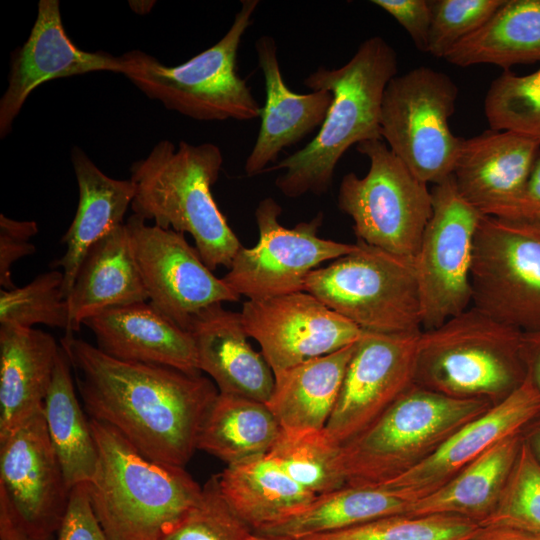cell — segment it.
Segmentation results:
<instances>
[{"label": "cell", "instance_id": "1", "mask_svg": "<svg viewBox=\"0 0 540 540\" xmlns=\"http://www.w3.org/2000/svg\"><path fill=\"white\" fill-rule=\"evenodd\" d=\"M60 346L90 419L114 428L146 457L185 467L219 393L210 378L118 360L73 333Z\"/></svg>", "mask_w": 540, "mask_h": 540}, {"label": "cell", "instance_id": "2", "mask_svg": "<svg viewBox=\"0 0 540 540\" xmlns=\"http://www.w3.org/2000/svg\"><path fill=\"white\" fill-rule=\"evenodd\" d=\"M397 71L394 48L381 36H372L358 46L343 66H320L306 77V87L330 91L333 99L317 135L268 169L285 170L275 180L283 195L297 198L306 193L327 192L338 161L352 145L382 139L383 95Z\"/></svg>", "mask_w": 540, "mask_h": 540}, {"label": "cell", "instance_id": "3", "mask_svg": "<svg viewBox=\"0 0 540 540\" xmlns=\"http://www.w3.org/2000/svg\"><path fill=\"white\" fill-rule=\"evenodd\" d=\"M98 462L87 483L109 540H161L200 502L203 487L184 467L152 460L111 426L90 419Z\"/></svg>", "mask_w": 540, "mask_h": 540}, {"label": "cell", "instance_id": "4", "mask_svg": "<svg viewBox=\"0 0 540 540\" xmlns=\"http://www.w3.org/2000/svg\"><path fill=\"white\" fill-rule=\"evenodd\" d=\"M222 165L223 155L215 144L180 141L176 148L161 140L130 168L133 214L163 229L189 233L212 271L218 266L229 269L242 246L211 192Z\"/></svg>", "mask_w": 540, "mask_h": 540}, {"label": "cell", "instance_id": "5", "mask_svg": "<svg viewBox=\"0 0 540 540\" xmlns=\"http://www.w3.org/2000/svg\"><path fill=\"white\" fill-rule=\"evenodd\" d=\"M523 332L474 306L418 337L415 384L493 404L527 377Z\"/></svg>", "mask_w": 540, "mask_h": 540}, {"label": "cell", "instance_id": "6", "mask_svg": "<svg viewBox=\"0 0 540 540\" xmlns=\"http://www.w3.org/2000/svg\"><path fill=\"white\" fill-rule=\"evenodd\" d=\"M493 403L413 384L377 420L341 446L347 485L381 487L432 456Z\"/></svg>", "mask_w": 540, "mask_h": 540}, {"label": "cell", "instance_id": "7", "mask_svg": "<svg viewBox=\"0 0 540 540\" xmlns=\"http://www.w3.org/2000/svg\"><path fill=\"white\" fill-rule=\"evenodd\" d=\"M241 3L225 35L185 63L167 66L143 51L132 50L121 56L122 74L147 97L195 120L260 117L261 107L237 71L239 45L259 1Z\"/></svg>", "mask_w": 540, "mask_h": 540}, {"label": "cell", "instance_id": "8", "mask_svg": "<svg viewBox=\"0 0 540 540\" xmlns=\"http://www.w3.org/2000/svg\"><path fill=\"white\" fill-rule=\"evenodd\" d=\"M356 249L312 271L304 291L362 331L396 334L422 331L415 258L358 240Z\"/></svg>", "mask_w": 540, "mask_h": 540}, {"label": "cell", "instance_id": "9", "mask_svg": "<svg viewBox=\"0 0 540 540\" xmlns=\"http://www.w3.org/2000/svg\"><path fill=\"white\" fill-rule=\"evenodd\" d=\"M370 161L367 174H346L338 190V207L353 220L358 240L415 258L433 212L432 192L383 139L356 145Z\"/></svg>", "mask_w": 540, "mask_h": 540}, {"label": "cell", "instance_id": "10", "mask_svg": "<svg viewBox=\"0 0 540 540\" xmlns=\"http://www.w3.org/2000/svg\"><path fill=\"white\" fill-rule=\"evenodd\" d=\"M458 93L447 74L428 66L397 74L384 91L381 138L427 184L453 174L463 141L449 125Z\"/></svg>", "mask_w": 540, "mask_h": 540}, {"label": "cell", "instance_id": "11", "mask_svg": "<svg viewBox=\"0 0 540 540\" xmlns=\"http://www.w3.org/2000/svg\"><path fill=\"white\" fill-rule=\"evenodd\" d=\"M471 287L472 306L521 332L540 330V222L482 214Z\"/></svg>", "mask_w": 540, "mask_h": 540}, {"label": "cell", "instance_id": "12", "mask_svg": "<svg viewBox=\"0 0 540 540\" xmlns=\"http://www.w3.org/2000/svg\"><path fill=\"white\" fill-rule=\"evenodd\" d=\"M433 212L415 257L422 330L472 306L471 267L482 213L460 194L453 175L434 184Z\"/></svg>", "mask_w": 540, "mask_h": 540}, {"label": "cell", "instance_id": "13", "mask_svg": "<svg viewBox=\"0 0 540 540\" xmlns=\"http://www.w3.org/2000/svg\"><path fill=\"white\" fill-rule=\"evenodd\" d=\"M281 206L271 197L255 210L259 239L255 246H241L223 281L248 300L304 291L307 276L321 263L353 252L357 245L319 237L323 214L292 228L279 222Z\"/></svg>", "mask_w": 540, "mask_h": 540}, {"label": "cell", "instance_id": "14", "mask_svg": "<svg viewBox=\"0 0 540 540\" xmlns=\"http://www.w3.org/2000/svg\"><path fill=\"white\" fill-rule=\"evenodd\" d=\"M125 225L148 301L183 329L201 310L241 299L206 266L184 233L147 225L136 214Z\"/></svg>", "mask_w": 540, "mask_h": 540}, {"label": "cell", "instance_id": "15", "mask_svg": "<svg viewBox=\"0 0 540 540\" xmlns=\"http://www.w3.org/2000/svg\"><path fill=\"white\" fill-rule=\"evenodd\" d=\"M420 332H363L325 426L335 443L342 446L359 435L415 383Z\"/></svg>", "mask_w": 540, "mask_h": 540}, {"label": "cell", "instance_id": "16", "mask_svg": "<svg viewBox=\"0 0 540 540\" xmlns=\"http://www.w3.org/2000/svg\"><path fill=\"white\" fill-rule=\"evenodd\" d=\"M240 315L273 373L356 343L364 332L306 291L247 300Z\"/></svg>", "mask_w": 540, "mask_h": 540}, {"label": "cell", "instance_id": "17", "mask_svg": "<svg viewBox=\"0 0 540 540\" xmlns=\"http://www.w3.org/2000/svg\"><path fill=\"white\" fill-rule=\"evenodd\" d=\"M0 489L31 532L56 535L71 489L51 443L43 410L0 437Z\"/></svg>", "mask_w": 540, "mask_h": 540}, {"label": "cell", "instance_id": "18", "mask_svg": "<svg viewBox=\"0 0 540 540\" xmlns=\"http://www.w3.org/2000/svg\"><path fill=\"white\" fill-rule=\"evenodd\" d=\"M97 71L123 72L121 56L88 52L67 35L58 0H40L27 41L13 53L8 87L0 100V136L11 130L29 95L47 81Z\"/></svg>", "mask_w": 540, "mask_h": 540}, {"label": "cell", "instance_id": "19", "mask_svg": "<svg viewBox=\"0 0 540 540\" xmlns=\"http://www.w3.org/2000/svg\"><path fill=\"white\" fill-rule=\"evenodd\" d=\"M540 415V392L528 376L503 400L451 435L428 459L381 486L407 502L439 489L501 440L521 433Z\"/></svg>", "mask_w": 540, "mask_h": 540}, {"label": "cell", "instance_id": "20", "mask_svg": "<svg viewBox=\"0 0 540 540\" xmlns=\"http://www.w3.org/2000/svg\"><path fill=\"white\" fill-rule=\"evenodd\" d=\"M539 149V141L509 130L463 138L452 174L460 194L494 215L521 194Z\"/></svg>", "mask_w": 540, "mask_h": 540}, {"label": "cell", "instance_id": "21", "mask_svg": "<svg viewBox=\"0 0 540 540\" xmlns=\"http://www.w3.org/2000/svg\"><path fill=\"white\" fill-rule=\"evenodd\" d=\"M83 325L93 332L97 348L113 358L201 373L191 334L149 301L106 309Z\"/></svg>", "mask_w": 540, "mask_h": 540}, {"label": "cell", "instance_id": "22", "mask_svg": "<svg viewBox=\"0 0 540 540\" xmlns=\"http://www.w3.org/2000/svg\"><path fill=\"white\" fill-rule=\"evenodd\" d=\"M199 368L219 393L267 403L274 388V373L262 353L248 342L240 312L222 303L207 307L189 321Z\"/></svg>", "mask_w": 540, "mask_h": 540}, {"label": "cell", "instance_id": "23", "mask_svg": "<svg viewBox=\"0 0 540 540\" xmlns=\"http://www.w3.org/2000/svg\"><path fill=\"white\" fill-rule=\"evenodd\" d=\"M255 50L265 80L266 99L261 108L257 139L244 164L249 177L266 171L284 148L321 127L333 99L331 92L323 89L298 94L288 88L280 70L277 45L271 36L259 37Z\"/></svg>", "mask_w": 540, "mask_h": 540}, {"label": "cell", "instance_id": "24", "mask_svg": "<svg viewBox=\"0 0 540 540\" xmlns=\"http://www.w3.org/2000/svg\"><path fill=\"white\" fill-rule=\"evenodd\" d=\"M59 351L47 332L0 325V437L43 410Z\"/></svg>", "mask_w": 540, "mask_h": 540}, {"label": "cell", "instance_id": "25", "mask_svg": "<svg viewBox=\"0 0 540 540\" xmlns=\"http://www.w3.org/2000/svg\"><path fill=\"white\" fill-rule=\"evenodd\" d=\"M71 160L79 202L74 219L61 240L66 247L65 253L51 264L63 268L62 293L65 299L89 249L125 223L124 215L135 195V184L131 179L107 176L80 148H73Z\"/></svg>", "mask_w": 540, "mask_h": 540}, {"label": "cell", "instance_id": "26", "mask_svg": "<svg viewBox=\"0 0 540 540\" xmlns=\"http://www.w3.org/2000/svg\"><path fill=\"white\" fill-rule=\"evenodd\" d=\"M66 299L70 333L106 309L148 301L125 223L89 249Z\"/></svg>", "mask_w": 540, "mask_h": 540}, {"label": "cell", "instance_id": "27", "mask_svg": "<svg viewBox=\"0 0 540 540\" xmlns=\"http://www.w3.org/2000/svg\"><path fill=\"white\" fill-rule=\"evenodd\" d=\"M356 343L274 373V388L266 405L282 431L325 428Z\"/></svg>", "mask_w": 540, "mask_h": 540}, {"label": "cell", "instance_id": "28", "mask_svg": "<svg viewBox=\"0 0 540 540\" xmlns=\"http://www.w3.org/2000/svg\"><path fill=\"white\" fill-rule=\"evenodd\" d=\"M213 478L223 500L253 532L295 515L317 496L267 455L227 465Z\"/></svg>", "mask_w": 540, "mask_h": 540}, {"label": "cell", "instance_id": "29", "mask_svg": "<svg viewBox=\"0 0 540 540\" xmlns=\"http://www.w3.org/2000/svg\"><path fill=\"white\" fill-rule=\"evenodd\" d=\"M522 441L521 433L501 440L439 489L410 502L405 514L457 515L480 525L495 508Z\"/></svg>", "mask_w": 540, "mask_h": 540}, {"label": "cell", "instance_id": "30", "mask_svg": "<svg viewBox=\"0 0 540 540\" xmlns=\"http://www.w3.org/2000/svg\"><path fill=\"white\" fill-rule=\"evenodd\" d=\"M444 59L459 67L492 64L504 70L540 62V0H505L487 23L459 41Z\"/></svg>", "mask_w": 540, "mask_h": 540}, {"label": "cell", "instance_id": "31", "mask_svg": "<svg viewBox=\"0 0 540 540\" xmlns=\"http://www.w3.org/2000/svg\"><path fill=\"white\" fill-rule=\"evenodd\" d=\"M70 361L60 346L43 414L48 434L70 489L87 484L96 471L97 445L77 398Z\"/></svg>", "mask_w": 540, "mask_h": 540}, {"label": "cell", "instance_id": "32", "mask_svg": "<svg viewBox=\"0 0 540 540\" xmlns=\"http://www.w3.org/2000/svg\"><path fill=\"white\" fill-rule=\"evenodd\" d=\"M280 432L265 403L218 393L203 420L197 449L233 465L266 455Z\"/></svg>", "mask_w": 540, "mask_h": 540}, {"label": "cell", "instance_id": "33", "mask_svg": "<svg viewBox=\"0 0 540 540\" xmlns=\"http://www.w3.org/2000/svg\"><path fill=\"white\" fill-rule=\"evenodd\" d=\"M408 505L409 502L383 487L346 485L316 496L302 511L255 533L295 540L405 514Z\"/></svg>", "mask_w": 540, "mask_h": 540}, {"label": "cell", "instance_id": "34", "mask_svg": "<svg viewBox=\"0 0 540 540\" xmlns=\"http://www.w3.org/2000/svg\"><path fill=\"white\" fill-rule=\"evenodd\" d=\"M341 446L323 430L288 433L281 430L266 454L293 480L315 495L347 485L340 464Z\"/></svg>", "mask_w": 540, "mask_h": 540}, {"label": "cell", "instance_id": "35", "mask_svg": "<svg viewBox=\"0 0 540 540\" xmlns=\"http://www.w3.org/2000/svg\"><path fill=\"white\" fill-rule=\"evenodd\" d=\"M478 527L477 522L457 515L398 514L295 540H465Z\"/></svg>", "mask_w": 540, "mask_h": 540}, {"label": "cell", "instance_id": "36", "mask_svg": "<svg viewBox=\"0 0 540 540\" xmlns=\"http://www.w3.org/2000/svg\"><path fill=\"white\" fill-rule=\"evenodd\" d=\"M484 112L491 129L540 142V68L525 75L504 70L487 90Z\"/></svg>", "mask_w": 540, "mask_h": 540}, {"label": "cell", "instance_id": "37", "mask_svg": "<svg viewBox=\"0 0 540 540\" xmlns=\"http://www.w3.org/2000/svg\"><path fill=\"white\" fill-rule=\"evenodd\" d=\"M63 272L53 269L14 289L0 290V325L32 328L35 324L63 328L70 333Z\"/></svg>", "mask_w": 540, "mask_h": 540}, {"label": "cell", "instance_id": "38", "mask_svg": "<svg viewBox=\"0 0 540 540\" xmlns=\"http://www.w3.org/2000/svg\"><path fill=\"white\" fill-rule=\"evenodd\" d=\"M480 525L540 534V462L524 437L497 504Z\"/></svg>", "mask_w": 540, "mask_h": 540}, {"label": "cell", "instance_id": "39", "mask_svg": "<svg viewBox=\"0 0 540 540\" xmlns=\"http://www.w3.org/2000/svg\"><path fill=\"white\" fill-rule=\"evenodd\" d=\"M505 0H431L427 53L445 58L462 39L481 28Z\"/></svg>", "mask_w": 540, "mask_h": 540}, {"label": "cell", "instance_id": "40", "mask_svg": "<svg viewBox=\"0 0 540 540\" xmlns=\"http://www.w3.org/2000/svg\"><path fill=\"white\" fill-rule=\"evenodd\" d=\"M252 532L223 500L212 477L198 505L161 540H248Z\"/></svg>", "mask_w": 540, "mask_h": 540}, {"label": "cell", "instance_id": "41", "mask_svg": "<svg viewBox=\"0 0 540 540\" xmlns=\"http://www.w3.org/2000/svg\"><path fill=\"white\" fill-rule=\"evenodd\" d=\"M35 221H17L0 215V285L2 289H14L17 286L12 280L11 269L19 259L36 252L30 241L37 234Z\"/></svg>", "mask_w": 540, "mask_h": 540}, {"label": "cell", "instance_id": "42", "mask_svg": "<svg viewBox=\"0 0 540 540\" xmlns=\"http://www.w3.org/2000/svg\"><path fill=\"white\" fill-rule=\"evenodd\" d=\"M56 540H109L91 506L87 484L71 489Z\"/></svg>", "mask_w": 540, "mask_h": 540}, {"label": "cell", "instance_id": "43", "mask_svg": "<svg viewBox=\"0 0 540 540\" xmlns=\"http://www.w3.org/2000/svg\"><path fill=\"white\" fill-rule=\"evenodd\" d=\"M409 34L416 48L427 53L431 26L430 0H373Z\"/></svg>", "mask_w": 540, "mask_h": 540}, {"label": "cell", "instance_id": "44", "mask_svg": "<svg viewBox=\"0 0 540 540\" xmlns=\"http://www.w3.org/2000/svg\"><path fill=\"white\" fill-rule=\"evenodd\" d=\"M490 216L540 222V149L521 194Z\"/></svg>", "mask_w": 540, "mask_h": 540}, {"label": "cell", "instance_id": "45", "mask_svg": "<svg viewBox=\"0 0 540 540\" xmlns=\"http://www.w3.org/2000/svg\"><path fill=\"white\" fill-rule=\"evenodd\" d=\"M0 540H56V535L42 536L28 530L0 489Z\"/></svg>", "mask_w": 540, "mask_h": 540}, {"label": "cell", "instance_id": "46", "mask_svg": "<svg viewBox=\"0 0 540 540\" xmlns=\"http://www.w3.org/2000/svg\"><path fill=\"white\" fill-rule=\"evenodd\" d=\"M522 353L527 374L540 392V330L523 332Z\"/></svg>", "mask_w": 540, "mask_h": 540}, {"label": "cell", "instance_id": "47", "mask_svg": "<svg viewBox=\"0 0 540 540\" xmlns=\"http://www.w3.org/2000/svg\"><path fill=\"white\" fill-rule=\"evenodd\" d=\"M465 540H540V534L498 525H479Z\"/></svg>", "mask_w": 540, "mask_h": 540}, {"label": "cell", "instance_id": "48", "mask_svg": "<svg viewBox=\"0 0 540 540\" xmlns=\"http://www.w3.org/2000/svg\"><path fill=\"white\" fill-rule=\"evenodd\" d=\"M524 439L540 462V420L531 427L530 432Z\"/></svg>", "mask_w": 540, "mask_h": 540}, {"label": "cell", "instance_id": "49", "mask_svg": "<svg viewBox=\"0 0 540 540\" xmlns=\"http://www.w3.org/2000/svg\"><path fill=\"white\" fill-rule=\"evenodd\" d=\"M131 8L139 14L148 13L155 1H130Z\"/></svg>", "mask_w": 540, "mask_h": 540}, {"label": "cell", "instance_id": "50", "mask_svg": "<svg viewBox=\"0 0 540 540\" xmlns=\"http://www.w3.org/2000/svg\"><path fill=\"white\" fill-rule=\"evenodd\" d=\"M248 540H291L288 538H282V537H274V536H268L263 534H258L255 532H252L250 536L248 537Z\"/></svg>", "mask_w": 540, "mask_h": 540}]
</instances>
